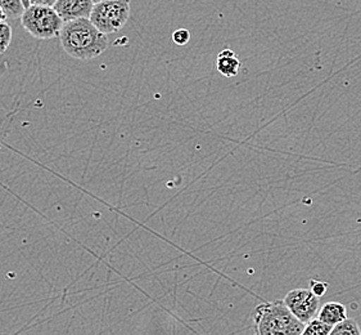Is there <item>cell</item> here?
Returning a JSON list of instances; mask_svg holds the SVG:
<instances>
[{
  "label": "cell",
  "instance_id": "cell-7",
  "mask_svg": "<svg viewBox=\"0 0 361 335\" xmlns=\"http://www.w3.org/2000/svg\"><path fill=\"white\" fill-rule=\"evenodd\" d=\"M319 320L323 321L329 327H336L342 321L347 319V308L342 303L338 302H328L324 306L319 308L318 315H317Z\"/></svg>",
  "mask_w": 361,
  "mask_h": 335
},
{
  "label": "cell",
  "instance_id": "cell-15",
  "mask_svg": "<svg viewBox=\"0 0 361 335\" xmlns=\"http://www.w3.org/2000/svg\"><path fill=\"white\" fill-rule=\"evenodd\" d=\"M57 0H30V6H45V7H53Z\"/></svg>",
  "mask_w": 361,
  "mask_h": 335
},
{
  "label": "cell",
  "instance_id": "cell-4",
  "mask_svg": "<svg viewBox=\"0 0 361 335\" xmlns=\"http://www.w3.org/2000/svg\"><path fill=\"white\" fill-rule=\"evenodd\" d=\"M130 17V0H102L94 4L89 20L102 34H115Z\"/></svg>",
  "mask_w": 361,
  "mask_h": 335
},
{
  "label": "cell",
  "instance_id": "cell-8",
  "mask_svg": "<svg viewBox=\"0 0 361 335\" xmlns=\"http://www.w3.org/2000/svg\"><path fill=\"white\" fill-rule=\"evenodd\" d=\"M240 59L231 49H224L220 52L216 59V69L219 73L225 78L237 76L240 70Z\"/></svg>",
  "mask_w": 361,
  "mask_h": 335
},
{
  "label": "cell",
  "instance_id": "cell-18",
  "mask_svg": "<svg viewBox=\"0 0 361 335\" xmlns=\"http://www.w3.org/2000/svg\"><path fill=\"white\" fill-rule=\"evenodd\" d=\"M99 1H102V0H93V3H94V4H97V3H99Z\"/></svg>",
  "mask_w": 361,
  "mask_h": 335
},
{
  "label": "cell",
  "instance_id": "cell-3",
  "mask_svg": "<svg viewBox=\"0 0 361 335\" xmlns=\"http://www.w3.org/2000/svg\"><path fill=\"white\" fill-rule=\"evenodd\" d=\"M21 23L30 35L40 40H48L59 37L63 20L53 7L30 6L22 13Z\"/></svg>",
  "mask_w": 361,
  "mask_h": 335
},
{
  "label": "cell",
  "instance_id": "cell-1",
  "mask_svg": "<svg viewBox=\"0 0 361 335\" xmlns=\"http://www.w3.org/2000/svg\"><path fill=\"white\" fill-rule=\"evenodd\" d=\"M58 37L63 51L79 61L99 57L109 45L107 35L102 34L89 18L63 22Z\"/></svg>",
  "mask_w": 361,
  "mask_h": 335
},
{
  "label": "cell",
  "instance_id": "cell-6",
  "mask_svg": "<svg viewBox=\"0 0 361 335\" xmlns=\"http://www.w3.org/2000/svg\"><path fill=\"white\" fill-rule=\"evenodd\" d=\"M93 7V0H57L53 6L63 22L76 18H89Z\"/></svg>",
  "mask_w": 361,
  "mask_h": 335
},
{
  "label": "cell",
  "instance_id": "cell-5",
  "mask_svg": "<svg viewBox=\"0 0 361 335\" xmlns=\"http://www.w3.org/2000/svg\"><path fill=\"white\" fill-rule=\"evenodd\" d=\"M283 303L302 324L315 319L320 308V299L318 295L307 289L290 290L284 297Z\"/></svg>",
  "mask_w": 361,
  "mask_h": 335
},
{
  "label": "cell",
  "instance_id": "cell-14",
  "mask_svg": "<svg viewBox=\"0 0 361 335\" xmlns=\"http://www.w3.org/2000/svg\"><path fill=\"white\" fill-rule=\"evenodd\" d=\"M312 284V290L311 292L314 293V294H317L319 298L326 292V284H323V283H315V281H312L311 283Z\"/></svg>",
  "mask_w": 361,
  "mask_h": 335
},
{
  "label": "cell",
  "instance_id": "cell-12",
  "mask_svg": "<svg viewBox=\"0 0 361 335\" xmlns=\"http://www.w3.org/2000/svg\"><path fill=\"white\" fill-rule=\"evenodd\" d=\"M12 42V28L6 21L0 22V54L7 51Z\"/></svg>",
  "mask_w": 361,
  "mask_h": 335
},
{
  "label": "cell",
  "instance_id": "cell-9",
  "mask_svg": "<svg viewBox=\"0 0 361 335\" xmlns=\"http://www.w3.org/2000/svg\"><path fill=\"white\" fill-rule=\"evenodd\" d=\"M329 335H361L360 327L354 319L347 317L346 320L333 327Z\"/></svg>",
  "mask_w": 361,
  "mask_h": 335
},
{
  "label": "cell",
  "instance_id": "cell-16",
  "mask_svg": "<svg viewBox=\"0 0 361 335\" xmlns=\"http://www.w3.org/2000/svg\"><path fill=\"white\" fill-rule=\"evenodd\" d=\"M7 20V15H6V12L3 11V8L0 7V22L6 21Z\"/></svg>",
  "mask_w": 361,
  "mask_h": 335
},
{
  "label": "cell",
  "instance_id": "cell-17",
  "mask_svg": "<svg viewBox=\"0 0 361 335\" xmlns=\"http://www.w3.org/2000/svg\"><path fill=\"white\" fill-rule=\"evenodd\" d=\"M21 1L22 4H23V7H25V9L30 7V0H21Z\"/></svg>",
  "mask_w": 361,
  "mask_h": 335
},
{
  "label": "cell",
  "instance_id": "cell-2",
  "mask_svg": "<svg viewBox=\"0 0 361 335\" xmlns=\"http://www.w3.org/2000/svg\"><path fill=\"white\" fill-rule=\"evenodd\" d=\"M304 328L283 302L261 303L253 312L255 335H301Z\"/></svg>",
  "mask_w": 361,
  "mask_h": 335
},
{
  "label": "cell",
  "instance_id": "cell-13",
  "mask_svg": "<svg viewBox=\"0 0 361 335\" xmlns=\"http://www.w3.org/2000/svg\"><path fill=\"white\" fill-rule=\"evenodd\" d=\"M173 42L176 45H187L190 40V33L187 29L175 30L173 33Z\"/></svg>",
  "mask_w": 361,
  "mask_h": 335
},
{
  "label": "cell",
  "instance_id": "cell-11",
  "mask_svg": "<svg viewBox=\"0 0 361 335\" xmlns=\"http://www.w3.org/2000/svg\"><path fill=\"white\" fill-rule=\"evenodd\" d=\"M0 7L6 12L9 18H17L21 17L25 12V7L21 0H0Z\"/></svg>",
  "mask_w": 361,
  "mask_h": 335
},
{
  "label": "cell",
  "instance_id": "cell-10",
  "mask_svg": "<svg viewBox=\"0 0 361 335\" xmlns=\"http://www.w3.org/2000/svg\"><path fill=\"white\" fill-rule=\"evenodd\" d=\"M331 330L332 327L326 325L323 321L319 320L318 317H315L305 324L301 335H329Z\"/></svg>",
  "mask_w": 361,
  "mask_h": 335
}]
</instances>
